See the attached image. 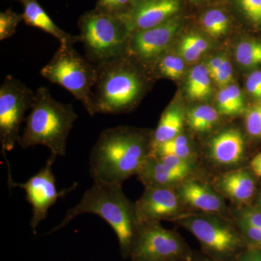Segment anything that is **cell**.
<instances>
[{
	"label": "cell",
	"mask_w": 261,
	"mask_h": 261,
	"mask_svg": "<svg viewBox=\"0 0 261 261\" xmlns=\"http://www.w3.org/2000/svg\"><path fill=\"white\" fill-rule=\"evenodd\" d=\"M152 135L126 126L101 132L89 155L94 181L122 185L138 174L150 154Z\"/></svg>",
	"instance_id": "6da1fadb"
},
{
	"label": "cell",
	"mask_w": 261,
	"mask_h": 261,
	"mask_svg": "<svg viewBox=\"0 0 261 261\" xmlns=\"http://www.w3.org/2000/svg\"><path fill=\"white\" fill-rule=\"evenodd\" d=\"M121 186L94 181L93 185L84 194L80 202L66 211L61 222L49 233L65 227L80 215H97L106 221L116 233L121 256L124 259L129 258L140 224L136 213L135 203L128 200Z\"/></svg>",
	"instance_id": "7a4b0ae2"
},
{
	"label": "cell",
	"mask_w": 261,
	"mask_h": 261,
	"mask_svg": "<svg viewBox=\"0 0 261 261\" xmlns=\"http://www.w3.org/2000/svg\"><path fill=\"white\" fill-rule=\"evenodd\" d=\"M77 119L78 115L72 105L56 100L49 89L39 87L18 145L24 149L45 146L57 158L64 157L68 136Z\"/></svg>",
	"instance_id": "3957f363"
},
{
	"label": "cell",
	"mask_w": 261,
	"mask_h": 261,
	"mask_svg": "<svg viewBox=\"0 0 261 261\" xmlns=\"http://www.w3.org/2000/svg\"><path fill=\"white\" fill-rule=\"evenodd\" d=\"M130 59L126 56L97 65L91 116L97 113L120 114L139 102L145 92V81Z\"/></svg>",
	"instance_id": "277c9868"
},
{
	"label": "cell",
	"mask_w": 261,
	"mask_h": 261,
	"mask_svg": "<svg viewBox=\"0 0 261 261\" xmlns=\"http://www.w3.org/2000/svg\"><path fill=\"white\" fill-rule=\"evenodd\" d=\"M78 27L85 57L94 65L126 56L132 31L124 19L94 9L81 16Z\"/></svg>",
	"instance_id": "5b68a950"
},
{
	"label": "cell",
	"mask_w": 261,
	"mask_h": 261,
	"mask_svg": "<svg viewBox=\"0 0 261 261\" xmlns=\"http://www.w3.org/2000/svg\"><path fill=\"white\" fill-rule=\"evenodd\" d=\"M193 235L205 255L219 261H237L247 247L238 226L219 214L184 213L173 220Z\"/></svg>",
	"instance_id": "8992f818"
},
{
	"label": "cell",
	"mask_w": 261,
	"mask_h": 261,
	"mask_svg": "<svg viewBox=\"0 0 261 261\" xmlns=\"http://www.w3.org/2000/svg\"><path fill=\"white\" fill-rule=\"evenodd\" d=\"M97 70V65L80 54L73 45H60L41 70V75L51 83L67 89L92 116V90Z\"/></svg>",
	"instance_id": "52a82bcc"
},
{
	"label": "cell",
	"mask_w": 261,
	"mask_h": 261,
	"mask_svg": "<svg viewBox=\"0 0 261 261\" xmlns=\"http://www.w3.org/2000/svg\"><path fill=\"white\" fill-rule=\"evenodd\" d=\"M34 95L32 89L10 75L0 87V143L6 162L5 152H11L18 145L20 126L32 108Z\"/></svg>",
	"instance_id": "ba28073f"
},
{
	"label": "cell",
	"mask_w": 261,
	"mask_h": 261,
	"mask_svg": "<svg viewBox=\"0 0 261 261\" xmlns=\"http://www.w3.org/2000/svg\"><path fill=\"white\" fill-rule=\"evenodd\" d=\"M193 252L178 233L160 223L140 224L132 247V261H186Z\"/></svg>",
	"instance_id": "9c48e42d"
},
{
	"label": "cell",
	"mask_w": 261,
	"mask_h": 261,
	"mask_svg": "<svg viewBox=\"0 0 261 261\" xmlns=\"http://www.w3.org/2000/svg\"><path fill=\"white\" fill-rule=\"evenodd\" d=\"M57 157L51 154L44 166L25 183H16L12 180L8 182L9 187H20L25 190V199L32 207V218L30 225L32 232L37 234V228L39 224L47 216L48 211L56 203L58 199L74 190L75 185L66 190L58 191L56 180L53 171V166Z\"/></svg>",
	"instance_id": "30bf717a"
},
{
	"label": "cell",
	"mask_w": 261,
	"mask_h": 261,
	"mask_svg": "<svg viewBox=\"0 0 261 261\" xmlns=\"http://www.w3.org/2000/svg\"><path fill=\"white\" fill-rule=\"evenodd\" d=\"M140 224L173 221L184 214V207L176 188L145 187V192L135 202Z\"/></svg>",
	"instance_id": "8fae6325"
},
{
	"label": "cell",
	"mask_w": 261,
	"mask_h": 261,
	"mask_svg": "<svg viewBox=\"0 0 261 261\" xmlns=\"http://www.w3.org/2000/svg\"><path fill=\"white\" fill-rule=\"evenodd\" d=\"M178 25L176 19H169L153 28L132 32L126 56L141 62L155 61L169 45Z\"/></svg>",
	"instance_id": "7c38bea8"
},
{
	"label": "cell",
	"mask_w": 261,
	"mask_h": 261,
	"mask_svg": "<svg viewBox=\"0 0 261 261\" xmlns=\"http://www.w3.org/2000/svg\"><path fill=\"white\" fill-rule=\"evenodd\" d=\"M176 190L185 207L197 212L220 215L227 209L224 197L204 182L189 177L180 183Z\"/></svg>",
	"instance_id": "4fadbf2b"
},
{
	"label": "cell",
	"mask_w": 261,
	"mask_h": 261,
	"mask_svg": "<svg viewBox=\"0 0 261 261\" xmlns=\"http://www.w3.org/2000/svg\"><path fill=\"white\" fill-rule=\"evenodd\" d=\"M179 8L177 0H136L126 20L132 33L158 27L168 20Z\"/></svg>",
	"instance_id": "5bb4252c"
},
{
	"label": "cell",
	"mask_w": 261,
	"mask_h": 261,
	"mask_svg": "<svg viewBox=\"0 0 261 261\" xmlns=\"http://www.w3.org/2000/svg\"><path fill=\"white\" fill-rule=\"evenodd\" d=\"M245 139L240 130H223L215 136L209 144V156L218 166H234L243 161Z\"/></svg>",
	"instance_id": "9a60e30c"
},
{
	"label": "cell",
	"mask_w": 261,
	"mask_h": 261,
	"mask_svg": "<svg viewBox=\"0 0 261 261\" xmlns=\"http://www.w3.org/2000/svg\"><path fill=\"white\" fill-rule=\"evenodd\" d=\"M214 187L223 197L233 202L245 204L251 200L256 190L253 175L246 169H237L220 175Z\"/></svg>",
	"instance_id": "2e32d148"
},
{
	"label": "cell",
	"mask_w": 261,
	"mask_h": 261,
	"mask_svg": "<svg viewBox=\"0 0 261 261\" xmlns=\"http://www.w3.org/2000/svg\"><path fill=\"white\" fill-rule=\"evenodd\" d=\"M19 1L23 6V21L27 25L50 34L60 42V45H74L80 42V36L68 34L57 25L37 0Z\"/></svg>",
	"instance_id": "e0dca14e"
},
{
	"label": "cell",
	"mask_w": 261,
	"mask_h": 261,
	"mask_svg": "<svg viewBox=\"0 0 261 261\" xmlns=\"http://www.w3.org/2000/svg\"><path fill=\"white\" fill-rule=\"evenodd\" d=\"M139 179L145 187H176L185 181L186 176L173 171L156 156L147 158L138 174Z\"/></svg>",
	"instance_id": "ac0fdd59"
},
{
	"label": "cell",
	"mask_w": 261,
	"mask_h": 261,
	"mask_svg": "<svg viewBox=\"0 0 261 261\" xmlns=\"http://www.w3.org/2000/svg\"><path fill=\"white\" fill-rule=\"evenodd\" d=\"M183 115L176 107L168 108L160 119L159 125L152 135L151 147L172 140L181 135L183 128Z\"/></svg>",
	"instance_id": "d6986e66"
},
{
	"label": "cell",
	"mask_w": 261,
	"mask_h": 261,
	"mask_svg": "<svg viewBox=\"0 0 261 261\" xmlns=\"http://www.w3.org/2000/svg\"><path fill=\"white\" fill-rule=\"evenodd\" d=\"M187 94L192 100H202L211 93V75L206 66L196 65L188 75Z\"/></svg>",
	"instance_id": "ffe728a7"
},
{
	"label": "cell",
	"mask_w": 261,
	"mask_h": 261,
	"mask_svg": "<svg viewBox=\"0 0 261 261\" xmlns=\"http://www.w3.org/2000/svg\"><path fill=\"white\" fill-rule=\"evenodd\" d=\"M151 155L177 156L183 159L193 161L194 152L188 138L185 135H180L172 140L151 147Z\"/></svg>",
	"instance_id": "44dd1931"
},
{
	"label": "cell",
	"mask_w": 261,
	"mask_h": 261,
	"mask_svg": "<svg viewBox=\"0 0 261 261\" xmlns=\"http://www.w3.org/2000/svg\"><path fill=\"white\" fill-rule=\"evenodd\" d=\"M219 119V114L214 108L208 106L193 108L187 115V122L195 132H203L212 129Z\"/></svg>",
	"instance_id": "7402d4cb"
},
{
	"label": "cell",
	"mask_w": 261,
	"mask_h": 261,
	"mask_svg": "<svg viewBox=\"0 0 261 261\" xmlns=\"http://www.w3.org/2000/svg\"><path fill=\"white\" fill-rule=\"evenodd\" d=\"M156 60V70L159 75L171 80L181 78L185 70V63L181 58L169 54L160 56Z\"/></svg>",
	"instance_id": "603a6c76"
},
{
	"label": "cell",
	"mask_w": 261,
	"mask_h": 261,
	"mask_svg": "<svg viewBox=\"0 0 261 261\" xmlns=\"http://www.w3.org/2000/svg\"><path fill=\"white\" fill-rule=\"evenodd\" d=\"M238 63L246 68L261 64V42L247 41L239 44L236 50Z\"/></svg>",
	"instance_id": "cb8c5ba5"
},
{
	"label": "cell",
	"mask_w": 261,
	"mask_h": 261,
	"mask_svg": "<svg viewBox=\"0 0 261 261\" xmlns=\"http://www.w3.org/2000/svg\"><path fill=\"white\" fill-rule=\"evenodd\" d=\"M202 25L211 37L223 35L227 30L228 20L226 15L218 10H212L206 13L202 18Z\"/></svg>",
	"instance_id": "d4e9b609"
},
{
	"label": "cell",
	"mask_w": 261,
	"mask_h": 261,
	"mask_svg": "<svg viewBox=\"0 0 261 261\" xmlns=\"http://www.w3.org/2000/svg\"><path fill=\"white\" fill-rule=\"evenodd\" d=\"M136 0H97V11L118 18H124L133 8Z\"/></svg>",
	"instance_id": "484cf974"
},
{
	"label": "cell",
	"mask_w": 261,
	"mask_h": 261,
	"mask_svg": "<svg viewBox=\"0 0 261 261\" xmlns=\"http://www.w3.org/2000/svg\"><path fill=\"white\" fill-rule=\"evenodd\" d=\"M23 21V15L8 9L0 13V40L3 41L13 37L16 32L17 27Z\"/></svg>",
	"instance_id": "4316f807"
},
{
	"label": "cell",
	"mask_w": 261,
	"mask_h": 261,
	"mask_svg": "<svg viewBox=\"0 0 261 261\" xmlns=\"http://www.w3.org/2000/svg\"><path fill=\"white\" fill-rule=\"evenodd\" d=\"M153 156L159 158L166 166L173 171L184 175L186 177H190L195 168V165H194L195 162L191 160L183 159V158L177 157V156L170 155V154Z\"/></svg>",
	"instance_id": "83f0119b"
},
{
	"label": "cell",
	"mask_w": 261,
	"mask_h": 261,
	"mask_svg": "<svg viewBox=\"0 0 261 261\" xmlns=\"http://www.w3.org/2000/svg\"><path fill=\"white\" fill-rule=\"evenodd\" d=\"M236 218V225L243 235L247 248L258 249L261 250V230L254 227L246 221Z\"/></svg>",
	"instance_id": "f1b7e54d"
},
{
	"label": "cell",
	"mask_w": 261,
	"mask_h": 261,
	"mask_svg": "<svg viewBox=\"0 0 261 261\" xmlns=\"http://www.w3.org/2000/svg\"><path fill=\"white\" fill-rule=\"evenodd\" d=\"M245 123L249 135L255 138H261V102L247 110Z\"/></svg>",
	"instance_id": "f546056e"
},
{
	"label": "cell",
	"mask_w": 261,
	"mask_h": 261,
	"mask_svg": "<svg viewBox=\"0 0 261 261\" xmlns=\"http://www.w3.org/2000/svg\"><path fill=\"white\" fill-rule=\"evenodd\" d=\"M211 79L221 89L226 88L230 85L233 80V70L231 63L227 59L224 61L221 68L211 76Z\"/></svg>",
	"instance_id": "4dcf8cb0"
},
{
	"label": "cell",
	"mask_w": 261,
	"mask_h": 261,
	"mask_svg": "<svg viewBox=\"0 0 261 261\" xmlns=\"http://www.w3.org/2000/svg\"><path fill=\"white\" fill-rule=\"evenodd\" d=\"M235 217L246 221L254 227L261 230V211L252 207H243L235 212Z\"/></svg>",
	"instance_id": "1f68e13d"
},
{
	"label": "cell",
	"mask_w": 261,
	"mask_h": 261,
	"mask_svg": "<svg viewBox=\"0 0 261 261\" xmlns=\"http://www.w3.org/2000/svg\"><path fill=\"white\" fill-rule=\"evenodd\" d=\"M216 100H217L218 109L221 114L228 116L238 115V111L233 106L226 88L221 89L218 94Z\"/></svg>",
	"instance_id": "d6a6232c"
},
{
	"label": "cell",
	"mask_w": 261,
	"mask_h": 261,
	"mask_svg": "<svg viewBox=\"0 0 261 261\" xmlns=\"http://www.w3.org/2000/svg\"><path fill=\"white\" fill-rule=\"evenodd\" d=\"M244 11L255 23H261V0H240Z\"/></svg>",
	"instance_id": "836d02e7"
},
{
	"label": "cell",
	"mask_w": 261,
	"mask_h": 261,
	"mask_svg": "<svg viewBox=\"0 0 261 261\" xmlns=\"http://www.w3.org/2000/svg\"><path fill=\"white\" fill-rule=\"evenodd\" d=\"M179 53L183 59L187 62H195L200 58L202 53L184 37L179 46Z\"/></svg>",
	"instance_id": "e575fe53"
},
{
	"label": "cell",
	"mask_w": 261,
	"mask_h": 261,
	"mask_svg": "<svg viewBox=\"0 0 261 261\" xmlns=\"http://www.w3.org/2000/svg\"><path fill=\"white\" fill-rule=\"evenodd\" d=\"M246 87L249 93L256 99H261V71L257 70L250 74L247 80Z\"/></svg>",
	"instance_id": "d590c367"
},
{
	"label": "cell",
	"mask_w": 261,
	"mask_h": 261,
	"mask_svg": "<svg viewBox=\"0 0 261 261\" xmlns=\"http://www.w3.org/2000/svg\"><path fill=\"white\" fill-rule=\"evenodd\" d=\"M226 89L238 114H240L244 111V99L241 91L238 86L234 84H230Z\"/></svg>",
	"instance_id": "8d00e7d4"
},
{
	"label": "cell",
	"mask_w": 261,
	"mask_h": 261,
	"mask_svg": "<svg viewBox=\"0 0 261 261\" xmlns=\"http://www.w3.org/2000/svg\"><path fill=\"white\" fill-rule=\"evenodd\" d=\"M237 261H261V250L258 249L247 248L238 257Z\"/></svg>",
	"instance_id": "74e56055"
},
{
	"label": "cell",
	"mask_w": 261,
	"mask_h": 261,
	"mask_svg": "<svg viewBox=\"0 0 261 261\" xmlns=\"http://www.w3.org/2000/svg\"><path fill=\"white\" fill-rule=\"evenodd\" d=\"M185 37L189 42L192 43L202 54L207 50L208 44L203 38L198 35H195V34H190V35H187Z\"/></svg>",
	"instance_id": "f35d334b"
},
{
	"label": "cell",
	"mask_w": 261,
	"mask_h": 261,
	"mask_svg": "<svg viewBox=\"0 0 261 261\" xmlns=\"http://www.w3.org/2000/svg\"><path fill=\"white\" fill-rule=\"evenodd\" d=\"M226 60V58H225L224 56H218L216 57V58H212V59L208 62L206 68H207V70H208L211 78V76L221 68V65H223V63H224Z\"/></svg>",
	"instance_id": "ab89813d"
},
{
	"label": "cell",
	"mask_w": 261,
	"mask_h": 261,
	"mask_svg": "<svg viewBox=\"0 0 261 261\" xmlns=\"http://www.w3.org/2000/svg\"><path fill=\"white\" fill-rule=\"evenodd\" d=\"M250 168H251L252 172L261 177V152L255 155L252 160L251 163H250Z\"/></svg>",
	"instance_id": "60d3db41"
},
{
	"label": "cell",
	"mask_w": 261,
	"mask_h": 261,
	"mask_svg": "<svg viewBox=\"0 0 261 261\" xmlns=\"http://www.w3.org/2000/svg\"><path fill=\"white\" fill-rule=\"evenodd\" d=\"M186 261H219L215 260L214 258H211V257L207 256V255H205V254L202 252V253H195L193 252L191 257L190 259Z\"/></svg>",
	"instance_id": "b9f144b4"
},
{
	"label": "cell",
	"mask_w": 261,
	"mask_h": 261,
	"mask_svg": "<svg viewBox=\"0 0 261 261\" xmlns=\"http://www.w3.org/2000/svg\"><path fill=\"white\" fill-rule=\"evenodd\" d=\"M257 203H258V208L261 211V195H260V197H259L258 202H257Z\"/></svg>",
	"instance_id": "7bdbcfd3"
}]
</instances>
